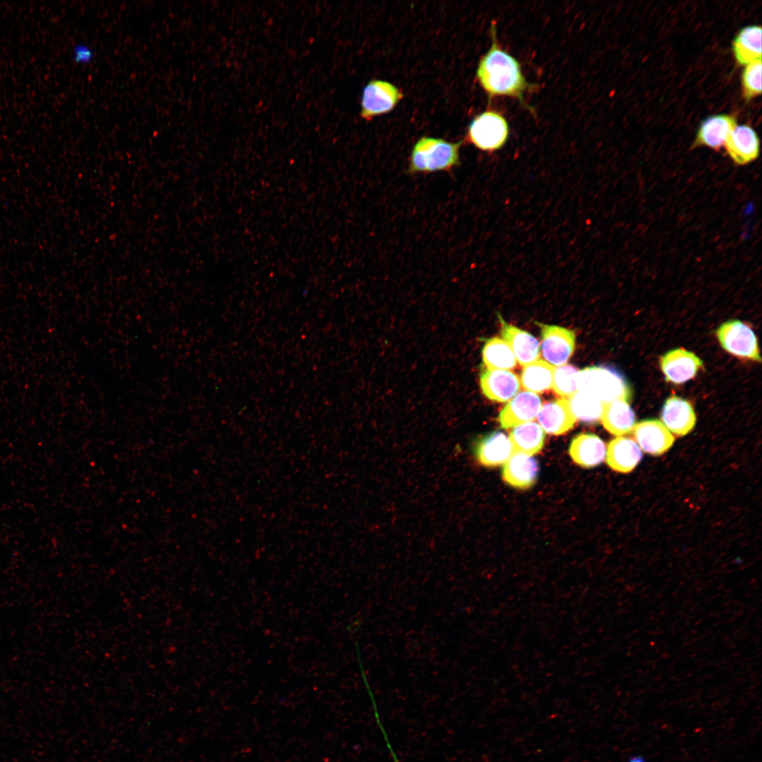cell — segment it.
Listing matches in <instances>:
<instances>
[{"instance_id":"1","label":"cell","mask_w":762,"mask_h":762,"mask_svg":"<svg viewBox=\"0 0 762 762\" xmlns=\"http://www.w3.org/2000/svg\"><path fill=\"white\" fill-rule=\"evenodd\" d=\"M490 34L491 47L480 59L476 70L480 86L489 99L498 96L514 97L526 109L534 112L526 105L524 97L526 91L535 89L537 85L526 80L519 62L500 47L494 23L491 24Z\"/></svg>"},{"instance_id":"2","label":"cell","mask_w":762,"mask_h":762,"mask_svg":"<svg viewBox=\"0 0 762 762\" xmlns=\"http://www.w3.org/2000/svg\"><path fill=\"white\" fill-rule=\"evenodd\" d=\"M463 141L448 142L437 138L421 137L413 145L407 173L430 174L447 171L460 164L459 150Z\"/></svg>"},{"instance_id":"3","label":"cell","mask_w":762,"mask_h":762,"mask_svg":"<svg viewBox=\"0 0 762 762\" xmlns=\"http://www.w3.org/2000/svg\"><path fill=\"white\" fill-rule=\"evenodd\" d=\"M578 391L589 394L603 404L615 400L629 402L631 389L617 369L606 365L586 368L579 371Z\"/></svg>"},{"instance_id":"4","label":"cell","mask_w":762,"mask_h":762,"mask_svg":"<svg viewBox=\"0 0 762 762\" xmlns=\"http://www.w3.org/2000/svg\"><path fill=\"white\" fill-rule=\"evenodd\" d=\"M508 137V123L495 111H485L477 115L468 126V140L482 151L494 152L501 149Z\"/></svg>"},{"instance_id":"5","label":"cell","mask_w":762,"mask_h":762,"mask_svg":"<svg viewBox=\"0 0 762 762\" xmlns=\"http://www.w3.org/2000/svg\"><path fill=\"white\" fill-rule=\"evenodd\" d=\"M716 335L721 346L737 357L761 362L757 338L753 330L737 320L722 323Z\"/></svg>"},{"instance_id":"6","label":"cell","mask_w":762,"mask_h":762,"mask_svg":"<svg viewBox=\"0 0 762 762\" xmlns=\"http://www.w3.org/2000/svg\"><path fill=\"white\" fill-rule=\"evenodd\" d=\"M403 97L402 92L387 81L373 80L364 87L361 116L369 120L392 111Z\"/></svg>"},{"instance_id":"7","label":"cell","mask_w":762,"mask_h":762,"mask_svg":"<svg viewBox=\"0 0 762 762\" xmlns=\"http://www.w3.org/2000/svg\"><path fill=\"white\" fill-rule=\"evenodd\" d=\"M541 353L552 365H564L575 349L574 332L557 325H540Z\"/></svg>"},{"instance_id":"8","label":"cell","mask_w":762,"mask_h":762,"mask_svg":"<svg viewBox=\"0 0 762 762\" xmlns=\"http://www.w3.org/2000/svg\"><path fill=\"white\" fill-rule=\"evenodd\" d=\"M661 370L667 382L684 383L697 374L702 361L694 353L679 348L669 351L660 358Z\"/></svg>"},{"instance_id":"9","label":"cell","mask_w":762,"mask_h":762,"mask_svg":"<svg viewBox=\"0 0 762 762\" xmlns=\"http://www.w3.org/2000/svg\"><path fill=\"white\" fill-rule=\"evenodd\" d=\"M633 435L640 449L653 456L665 453L675 441L674 436L657 419L643 420L635 424Z\"/></svg>"},{"instance_id":"10","label":"cell","mask_w":762,"mask_h":762,"mask_svg":"<svg viewBox=\"0 0 762 762\" xmlns=\"http://www.w3.org/2000/svg\"><path fill=\"white\" fill-rule=\"evenodd\" d=\"M539 396L529 391L517 393L501 410L498 420L503 428H514L532 421L541 408Z\"/></svg>"},{"instance_id":"11","label":"cell","mask_w":762,"mask_h":762,"mask_svg":"<svg viewBox=\"0 0 762 762\" xmlns=\"http://www.w3.org/2000/svg\"><path fill=\"white\" fill-rule=\"evenodd\" d=\"M480 385L482 392L489 399L506 402L519 392L521 382L517 375L512 371L487 368L480 374Z\"/></svg>"},{"instance_id":"12","label":"cell","mask_w":762,"mask_h":762,"mask_svg":"<svg viewBox=\"0 0 762 762\" xmlns=\"http://www.w3.org/2000/svg\"><path fill=\"white\" fill-rule=\"evenodd\" d=\"M724 145L731 159L737 165L752 162L759 155V138L747 125L737 126L727 137Z\"/></svg>"},{"instance_id":"13","label":"cell","mask_w":762,"mask_h":762,"mask_svg":"<svg viewBox=\"0 0 762 762\" xmlns=\"http://www.w3.org/2000/svg\"><path fill=\"white\" fill-rule=\"evenodd\" d=\"M473 452L478 461L486 467L504 464L513 454L509 439L500 431L480 437L475 443Z\"/></svg>"},{"instance_id":"14","label":"cell","mask_w":762,"mask_h":762,"mask_svg":"<svg viewBox=\"0 0 762 762\" xmlns=\"http://www.w3.org/2000/svg\"><path fill=\"white\" fill-rule=\"evenodd\" d=\"M661 419L667 429L678 436H684L690 433L696 421L691 404L675 395L670 396L665 401Z\"/></svg>"},{"instance_id":"15","label":"cell","mask_w":762,"mask_h":762,"mask_svg":"<svg viewBox=\"0 0 762 762\" xmlns=\"http://www.w3.org/2000/svg\"><path fill=\"white\" fill-rule=\"evenodd\" d=\"M500 320L503 340L511 348L516 361L525 366L538 360L540 346L536 338L524 330L507 324L502 317H500Z\"/></svg>"},{"instance_id":"16","label":"cell","mask_w":762,"mask_h":762,"mask_svg":"<svg viewBox=\"0 0 762 762\" xmlns=\"http://www.w3.org/2000/svg\"><path fill=\"white\" fill-rule=\"evenodd\" d=\"M737 126V119L732 115L710 116L701 123L692 147L706 146L718 150L725 144L727 137Z\"/></svg>"},{"instance_id":"17","label":"cell","mask_w":762,"mask_h":762,"mask_svg":"<svg viewBox=\"0 0 762 762\" xmlns=\"http://www.w3.org/2000/svg\"><path fill=\"white\" fill-rule=\"evenodd\" d=\"M537 417L539 425L545 432L557 435L572 429L576 422L566 398L545 403L541 406Z\"/></svg>"},{"instance_id":"18","label":"cell","mask_w":762,"mask_h":762,"mask_svg":"<svg viewBox=\"0 0 762 762\" xmlns=\"http://www.w3.org/2000/svg\"><path fill=\"white\" fill-rule=\"evenodd\" d=\"M504 464L502 478L509 485L527 489L536 483L539 468L531 456L514 453Z\"/></svg>"},{"instance_id":"19","label":"cell","mask_w":762,"mask_h":762,"mask_svg":"<svg viewBox=\"0 0 762 762\" xmlns=\"http://www.w3.org/2000/svg\"><path fill=\"white\" fill-rule=\"evenodd\" d=\"M606 463L614 471L629 473L642 459L639 446L631 438L618 437L607 445Z\"/></svg>"},{"instance_id":"20","label":"cell","mask_w":762,"mask_h":762,"mask_svg":"<svg viewBox=\"0 0 762 762\" xmlns=\"http://www.w3.org/2000/svg\"><path fill=\"white\" fill-rule=\"evenodd\" d=\"M569 453L572 460L583 468H592L604 460L605 445L598 435L581 433L575 436L569 445Z\"/></svg>"},{"instance_id":"21","label":"cell","mask_w":762,"mask_h":762,"mask_svg":"<svg viewBox=\"0 0 762 762\" xmlns=\"http://www.w3.org/2000/svg\"><path fill=\"white\" fill-rule=\"evenodd\" d=\"M601 422L611 434L623 435L629 433L635 425V414L628 402L615 400L603 404Z\"/></svg>"},{"instance_id":"22","label":"cell","mask_w":762,"mask_h":762,"mask_svg":"<svg viewBox=\"0 0 762 762\" xmlns=\"http://www.w3.org/2000/svg\"><path fill=\"white\" fill-rule=\"evenodd\" d=\"M509 439L513 454L532 456L542 449L545 440V431L538 423L530 421L514 427L509 434Z\"/></svg>"},{"instance_id":"23","label":"cell","mask_w":762,"mask_h":762,"mask_svg":"<svg viewBox=\"0 0 762 762\" xmlns=\"http://www.w3.org/2000/svg\"><path fill=\"white\" fill-rule=\"evenodd\" d=\"M732 47L740 65L761 61V27L750 25L742 28L734 39Z\"/></svg>"},{"instance_id":"24","label":"cell","mask_w":762,"mask_h":762,"mask_svg":"<svg viewBox=\"0 0 762 762\" xmlns=\"http://www.w3.org/2000/svg\"><path fill=\"white\" fill-rule=\"evenodd\" d=\"M555 368L543 360H537L525 365L521 371L520 382L526 390L541 393L552 386Z\"/></svg>"},{"instance_id":"25","label":"cell","mask_w":762,"mask_h":762,"mask_svg":"<svg viewBox=\"0 0 762 762\" xmlns=\"http://www.w3.org/2000/svg\"><path fill=\"white\" fill-rule=\"evenodd\" d=\"M482 358L485 365L490 370H509L516 366V359L507 343L498 337H492L484 344Z\"/></svg>"},{"instance_id":"26","label":"cell","mask_w":762,"mask_h":762,"mask_svg":"<svg viewBox=\"0 0 762 762\" xmlns=\"http://www.w3.org/2000/svg\"><path fill=\"white\" fill-rule=\"evenodd\" d=\"M567 401L570 411L576 421L594 423L600 418L603 403L596 397L577 391L568 397Z\"/></svg>"},{"instance_id":"27","label":"cell","mask_w":762,"mask_h":762,"mask_svg":"<svg viewBox=\"0 0 762 762\" xmlns=\"http://www.w3.org/2000/svg\"><path fill=\"white\" fill-rule=\"evenodd\" d=\"M579 371L576 367L568 364L555 368L552 386L555 392L567 398L576 392Z\"/></svg>"},{"instance_id":"28","label":"cell","mask_w":762,"mask_h":762,"mask_svg":"<svg viewBox=\"0 0 762 762\" xmlns=\"http://www.w3.org/2000/svg\"><path fill=\"white\" fill-rule=\"evenodd\" d=\"M744 97L746 100L761 92V61L746 65L742 75Z\"/></svg>"},{"instance_id":"29","label":"cell","mask_w":762,"mask_h":762,"mask_svg":"<svg viewBox=\"0 0 762 762\" xmlns=\"http://www.w3.org/2000/svg\"><path fill=\"white\" fill-rule=\"evenodd\" d=\"M72 56L73 61L77 64H88L94 59V52L86 44H77L73 48Z\"/></svg>"},{"instance_id":"30","label":"cell","mask_w":762,"mask_h":762,"mask_svg":"<svg viewBox=\"0 0 762 762\" xmlns=\"http://www.w3.org/2000/svg\"><path fill=\"white\" fill-rule=\"evenodd\" d=\"M627 762H649L646 758L640 754H634L630 756Z\"/></svg>"}]
</instances>
